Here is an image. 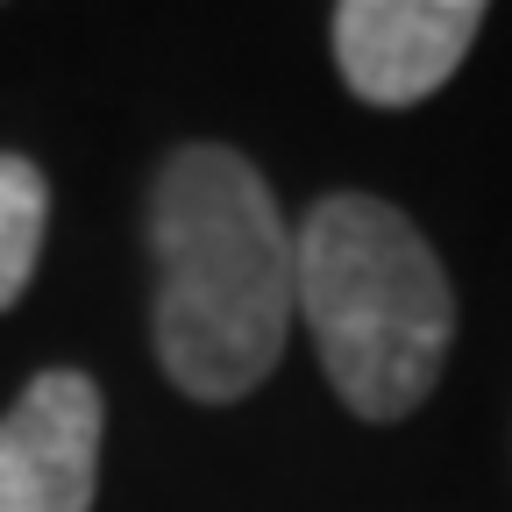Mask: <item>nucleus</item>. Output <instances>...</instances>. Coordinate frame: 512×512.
I'll return each instance as SVG.
<instances>
[{
	"label": "nucleus",
	"mask_w": 512,
	"mask_h": 512,
	"mask_svg": "<svg viewBox=\"0 0 512 512\" xmlns=\"http://www.w3.org/2000/svg\"><path fill=\"white\" fill-rule=\"evenodd\" d=\"M150 335L185 399H249L299 320L292 228L242 150L185 143L150 185Z\"/></svg>",
	"instance_id": "f257e3e1"
},
{
	"label": "nucleus",
	"mask_w": 512,
	"mask_h": 512,
	"mask_svg": "<svg viewBox=\"0 0 512 512\" xmlns=\"http://www.w3.org/2000/svg\"><path fill=\"white\" fill-rule=\"evenodd\" d=\"M299 320L356 420H406L448 363L456 292L427 235L370 192H328L292 235Z\"/></svg>",
	"instance_id": "f03ea898"
},
{
	"label": "nucleus",
	"mask_w": 512,
	"mask_h": 512,
	"mask_svg": "<svg viewBox=\"0 0 512 512\" xmlns=\"http://www.w3.org/2000/svg\"><path fill=\"white\" fill-rule=\"evenodd\" d=\"M100 427L107 406L86 370H36L0 413V512H93Z\"/></svg>",
	"instance_id": "7ed1b4c3"
},
{
	"label": "nucleus",
	"mask_w": 512,
	"mask_h": 512,
	"mask_svg": "<svg viewBox=\"0 0 512 512\" xmlns=\"http://www.w3.org/2000/svg\"><path fill=\"white\" fill-rule=\"evenodd\" d=\"M477 29V0H342L328 22L342 79L370 107H420L427 93H441Z\"/></svg>",
	"instance_id": "20e7f679"
},
{
	"label": "nucleus",
	"mask_w": 512,
	"mask_h": 512,
	"mask_svg": "<svg viewBox=\"0 0 512 512\" xmlns=\"http://www.w3.org/2000/svg\"><path fill=\"white\" fill-rule=\"evenodd\" d=\"M43 221H50V178L29 157L0 150V313H8L36 278Z\"/></svg>",
	"instance_id": "39448f33"
}]
</instances>
